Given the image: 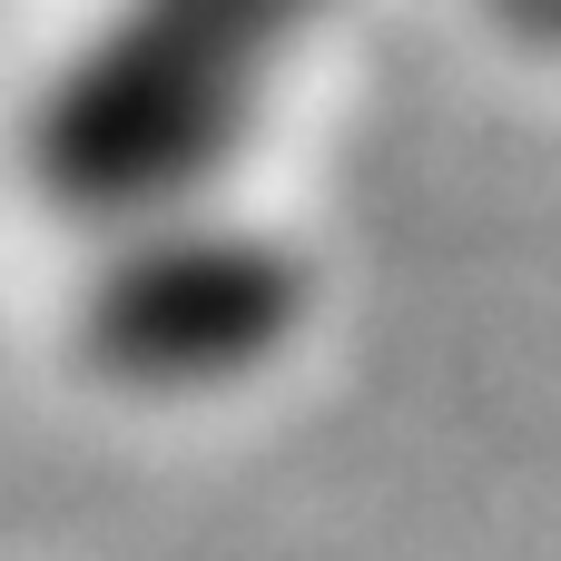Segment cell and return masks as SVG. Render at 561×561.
<instances>
[{"label": "cell", "instance_id": "cell-3", "mask_svg": "<svg viewBox=\"0 0 561 561\" xmlns=\"http://www.w3.org/2000/svg\"><path fill=\"white\" fill-rule=\"evenodd\" d=\"M523 49H542V59H561V0H483Z\"/></svg>", "mask_w": 561, "mask_h": 561}, {"label": "cell", "instance_id": "cell-1", "mask_svg": "<svg viewBox=\"0 0 561 561\" xmlns=\"http://www.w3.org/2000/svg\"><path fill=\"white\" fill-rule=\"evenodd\" d=\"M306 10L316 0H108L30 99V187L99 237L207 207Z\"/></svg>", "mask_w": 561, "mask_h": 561}, {"label": "cell", "instance_id": "cell-2", "mask_svg": "<svg viewBox=\"0 0 561 561\" xmlns=\"http://www.w3.org/2000/svg\"><path fill=\"white\" fill-rule=\"evenodd\" d=\"M296 325H306V256L217 207H178L108 237L69 306L79 365L158 404L256 385L296 345Z\"/></svg>", "mask_w": 561, "mask_h": 561}]
</instances>
